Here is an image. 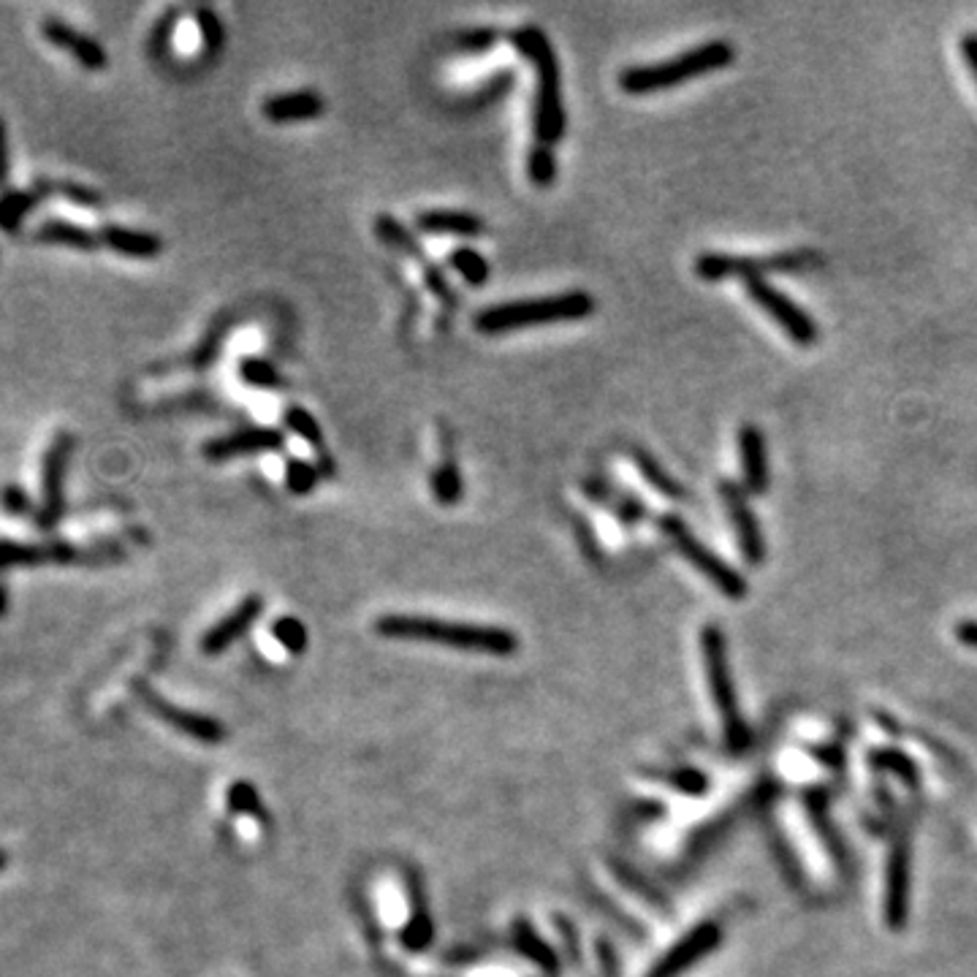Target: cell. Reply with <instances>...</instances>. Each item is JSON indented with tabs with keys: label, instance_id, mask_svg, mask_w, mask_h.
Wrapping results in <instances>:
<instances>
[{
	"label": "cell",
	"instance_id": "f6af8a7d",
	"mask_svg": "<svg viewBox=\"0 0 977 977\" xmlns=\"http://www.w3.org/2000/svg\"><path fill=\"white\" fill-rule=\"evenodd\" d=\"M956 636H958V641H962V644H967V647L977 649V622L975 620L962 622V625L956 627Z\"/></svg>",
	"mask_w": 977,
	"mask_h": 977
},
{
	"label": "cell",
	"instance_id": "7a4b0ae2",
	"mask_svg": "<svg viewBox=\"0 0 977 977\" xmlns=\"http://www.w3.org/2000/svg\"><path fill=\"white\" fill-rule=\"evenodd\" d=\"M375 630L383 638H397V641H430L445 644V647L481 651V655L508 657L519 649L516 636L505 627L470 625V622H448L434 620V616H410V614H388L380 616Z\"/></svg>",
	"mask_w": 977,
	"mask_h": 977
},
{
	"label": "cell",
	"instance_id": "5b68a950",
	"mask_svg": "<svg viewBox=\"0 0 977 977\" xmlns=\"http://www.w3.org/2000/svg\"><path fill=\"white\" fill-rule=\"evenodd\" d=\"M822 264V255L815 250H785L774 255H728V253H701L695 259L693 272L706 283H717L725 277L758 280L769 272H809Z\"/></svg>",
	"mask_w": 977,
	"mask_h": 977
},
{
	"label": "cell",
	"instance_id": "8d00e7d4",
	"mask_svg": "<svg viewBox=\"0 0 977 977\" xmlns=\"http://www.w3.org/2000/svg\"><path fill=\"white\" fill-rule=\"evenodd\" d=\"M226 326H220V329H217V323L213 326V329L207 331V334H204V340L198 342L196 345V351H193V356H191V364L193 367H209V364L215 362L217 359V353H220V345H223V337H226Z\"/></svg>",
	"mask_w": 977,
	"mask_h": 977
},
{
	"label": "cell",
	"instance_id": "9c48e42d",
	"mask_svg": "<svg viewBox=\"0 0 977 977\" xmlns=\"http://www.w3.org/2000/svg\"><path fill=\"white\" fill-rule=\"evenodd\" d=\"M745 288L760 310H763L771 321L780 326V329L785 331V334L791 337L796 345L807 348V345H813V342H817V337H820V326H817L815 318L809 316L804 307H798L791 296L782 294V291L774 288L771 283H765L763 277L747 280Z\"/></svg>",
	"mask_w": 977,
	"mask_h": 977
},
{
	"label": "cell",
	"instance_id": "cb8c5ba5",
	"mask_svg": "<svg viewBox=\"0 0 977 977\" xmlns=\"http://www.w3.org/2000/svg\"><path fill=\"white\" fill-rule=\"evenodd\" d=\"M888 868V905H885V916H888V923L901 925L907 912V885H910V850H907L905 842H899L894 848Z\"/></svg>",
	"mask_w": 977,
	"mask_h": 977
},
{
	"label": "cell",
	"instance_id": "e0dca14e",
	"mask_svg": "<svg viewBox=\"0 0 977 977\" xmlns=\"http://www.w3.org/2000/svg\"><path fill=\"white\" fill-rule=\"evenodd\" d=\"M581 489H584V495L590 497L592 502L609 508L625 527H636V524L647 516V505L641 502V497L616 487V484L605 481V478H587V481L581 484Z\"/></svg>",
	"mask_w": 977,
	"mask_h": 977
},
{
	"label": "cell",
	"instance_id": "ee69618b",
	"mask_svg": "<svg viewBox=\"0 0 977 977\" xmlns=\"http://www.w3.org/2000/svg\"><path fill=\"white\" fill-rule=\"evenodd\" d=\"M671 780L673 785L682 787V791L688 793H701L706 787V780L701 774H695V771H682V774H673Z\"/></svg>",
	"mask_w": 977,
	"mask_h": 977
},
{
	"label": "cell",
	"instance_id": "d6986e66",
	"mask_svg": "<svg viewBox=\"0 0 977 977\" xmlns=\"http://www.w3.org/2000/svg\"><path fill=\"white\" fill-rule=\"evenodd\" d=\"M264 117L270 123H305V120H318L326 114V101L316 90H296V93H277L270 95L261 106Z\"/></svg>",
	"mask_w": 977,
	"mask_h": 977
},
{
	"label": "cell",
	"instance_id": "4fadbf2b",
	"mask_svg": "<svg viewBox=\"0 0 977 977\" xmlns=\"http://www.w3.org/2000/svg\"><path fill=\"white\" fill-rule=\"evenodd\" d=\"M139 698H141V704L150 708L158 719H163L166 725L177 728L180 734L191 736V739L204 741V745H217V741H223V736H226V730H223L220 723L204 717V714H193V712H185V708H180V706H171L169 701H163L156 690L145 688V684H139Z\"/></svg>",
	"mask_w": 977,
	"mask_h": 977
},
{
	"label": "cell",
	"instance_id": "277c9868",
	"mask_svg": "<svg viewBox=\"0 0 977 977\" xmlns=\"http://www.w3.org/2000/svg\"><path fill=\"white\" fill-rule=\"evenodd\" d=\"M736 60V47L728 38H712L698 44L688 53L668 57V60L651 63V66H633L620 73V88L627 95H651L671 90L690 79L706 77V73L728 68Z\"/></svg>",
	"mask_w": 977,
	"mask_h": 977
},
{
	"label": "cell",
	"instance_id": "ab89813d",
	"mask_svg": "<svg viewBox=\"0 0 977 977\" xmlns=\"http://www.w3.org/2000/svg\"><path fill=\"white\" fill-rule=\"evenodd\" d=\"M519 945H522V947H530V951H533V958H535V962L546 964V967H554L552 953H548V947H546V945H541V942L535 940L533 931H530L527 925H522V929H519Z\"/></svg>",
	"mask_w": 977,
	"mask_h": 977
},
{
	"label": "cell",
	"instance_id": "7bdbcfd3",
	"mask_svg": "<svg viewBox=\"0 0 977 977\" xmlns=\"http://www.w3.org/2000/svg\"><path fill=\"white\" fill-rule=\"evenodd\" d=\"M962 55H964V63H967L969 73H973V79L977 82V33L975 31L964 33L962 36Z\"/></svg>",
	"mask_w": 977,
	"mask_h": 977
},
{
	"label": "cell",
	"instance_id": "44dd1931",
	"mask_svg": "<svg viewBox=\"0 0 977 977\" xmlns=\"http://www.w3.org/2000/svg\"><path fill=\"white\" fill-rule=\"evenodd\" d=\"M416 226L424 234H454V237H481L487 234V223L481 215L465 209H427L416 217Z\"/></svg>",
	"mask_w": 977,
	"mask_h": 977
},
{
	"label": "cell",
	"instance_id": "7402d4cb",
	"mask_svg": "<svg viewBox=\"0 0 977 977\" xmlns=\"http://www.w3.org/2000/svg\"><path fill=\"white\" fill-rule=\"evenodd\" d=\"M33 239L42 245H60V248L82 250V253H90V250H95L101 245L99 231H90V228L79 226V223L60 220V217L44 220L42 226L33 231Z\"/></svg>",
	"mask_w": 977,
	"mask_h": 977
},
{
	"label": "cell",
	"instance_id": "ffe728a7",
	"mask_svg": "<svg viewBox=\"0 0 977 977\" xmlns=\"http://www.w3.org/2000/svg\"><path fill=\"white\" fill-rule=\"evenodd\" d=\"M99 239L109 250H114V253L120 255H128V259H156V255L163 253V239L158 237V234L136 231V228L117 226V223L101 226Z\"/></svg>",
	"mask_w": 977,
	"mask_h": 977
},
{
	"label": "cell",
	"instance_id": "836d02e7",
	"mask_svg": "<svg viewBox=\"0 0 977 977\" xmlns=\"http://www.w3.org/2000/svg\"><path fill=\"white\" fill-rule=\"evenodd\" d=\"M177 20H180V11L171 9V11H166L161 20L156 22V25H152L150 38H147V53H150L152 57H161L166 49H169L171 33H174Z\"/></svg>",
	"mask_w": 977,
	"mask_h": 977
},
{
	"label": "cell",
	"instance_id": "74e56055",
	"mask_svg": "<svg viewBox=\"0 0 977 977\" xmlns=\"http://www.w3.org/2000/svg\"><path fill=\"white\" fill-rule=\"evenodd\" d=\"M0 508H3L9 516H31L33 500L20 484H5V487L0 489Z\"/></svg>",
	"mask_w": 977,
	"mask_h": 977
},
{
	"label": "cell",
	"instance_id": "d6a6232c",
	"mask_svg": "<svg viewBox=\"0 0 977 977\" xmlns=\"http://www.w3.org/2000/svg\"><path fill=\"white\" fill-rule=\"evenodd\" d=\"M497 38H500V33L495 27H473V31L456 36V49L465 55H484L495 47Z\"/></svg>",
	"mask_w": 977,
	"mask_h": 977
},
{
	"label": "cell",
	"instance_id": "1f68e13d",
	"mask_svg": "<svg viewBox=\"0 0 977 977\" xmlns=\"http://www.w3.org/2000/svg\"><path fill=\"white\" fill-rule=\"evenodd\" d=\"M527 177L535 188H552L557 180V158L552 147L533 145L527 156Z\"/></svg>",
	"mask_w": 977,
	"mask_h": 977
},
{
	"label": "cell",
	"instance_id": "4316f807",
	"mask_svg": "<svg viewBox=\"0 0 977 977\" xmlns=\"http://www.w3.org/2000/svg\"><path fill=\"white\" fill-rule=\"evenodd\" d=\"M375 234H378V239L383 245H388V248L397 250V253L413 259L416 264L421 266V272H424L427 266H432V261L427 259L424 248H421V245L410 237L408 228H405L394 215H378V220H375Z\"/></svg>",
	"mask_w": 977,
	"mask_h": 977
},
{
	"label": "cell",
	"instance_id": "f1b7e54d",
	"mask_svg": "<svg viewBox=\"0 0 977 977\" xmlns=\"http://www.w3.org/2000/svg\"><path fill=\"white\" fill-rule=\"evenodd\" d=\"M445 264H448L454 272H459L470 288H481V285H487V280L491 274L489 261L484 259L476 248L451 250L448 259H445Z\"/></svg>",
	"mask_w": 977,
	"mask_h": 977
},
{
	"label": "cell",
	"instance_id": "52a82bcc",
	"mask_svg": "<svg viewBox=\"0 0 977 977\" xmlns=\"http://www.w3.org/2000/svg\"><path fill=\"white\" fill-rule=\"evenodd\" d=\"M73 445H77V440H73L71 432H57L53 445L44 454L42 508L36 511V527L42 533H53L63 513H66V476L73 456Z\"/></svg>",
	"mask_w": 977,
	"mask_h": 977
},
{
	"label": "cell",
	"instance_id": "484cf974",
	"mask_svg": "<svg viewBox=\"0 0 977 977\" xmlns=\"http://www.w3.org/2000/svg\"><path fill=\"white\" fill-rule=\"evenodd\" d=\"M283 421H285V427H288V430L296 434V438H302V440H305V443H310L313 448H316V454L321 456V465H323L326 473L334 470V465H331L329 445H326V434H323L321 424H318L316 416H313L310 410L299 408V405H291V408H285Z\"/></svg>",
	"mask_w": 977,
	"mask_h": 977
},
{
	"label": "cell",
	"instance_id": "b9f144b4",
	"mask_svg": "<svg viewBox=\"0 0 977 977\" xmlns=\"http://www.w3.org/2000/svg\"><path fill=\"white\" fill-rule=\"evenodd\" d=\"M877 763L879 765H888L890 771L901 774V776H905V780H916V769H912V765H910V760L896 756V752H885V756H877Z\"/></svg>",
	"mask_w": 977,
	"mask_h": 977
},
{
	"label": "cell",
	"instance_id": "d4e9b609",
	"mask_svg": "<svg viewBox=\"0 0 977 977\" xmlns=\"http://www.w3.org/2000/svg\"><path fill=\"white\" fill-rule=\"evenodd\" d=\"M630 456H633V465L638 467V473H641L644 481H647L649 487L657 491V495L668 497V500H677V502L688 500V497H690L688 489H684L682 484H679L677 478H673L671 473H668L666 467H662L660 462H657L655 456L649 454V451L630 448Z\"/></svg>",
	"mask_w": 977,
	"mask_h": 977
},
{
	"label": "cell",
	"instance_id": "bcb514c9",
	"mask_svg": "<svg viewBox=\"0 0 977 977\" xmlns=\"http://www.w3.org/2000/svg\"><path fill=\"white\" fill-rule=\"evenodd\" d=\"M5 611H9V587H5L3 576H0V620L5 616Z\"/></svg>",
	"mask_w": 977,
	"mask_h": 977
},
{
	"label": "cell",
	"instance_id": "3957f363",
	"mask_svg": "<svg viewBox=\"0 0 977 977\" xmlns=\"http://www.w3.org/2000/svg\"><path fill=\"white\" fill-rule=\"evenodd\" d=\"M592 313H595V296L587 294V291H565V294L489 305L484 307L481 313H476L473 326H476V331H481V334L497 337L541 323L584 321V318H590Z\"/></svg>",
	"mask_w": 977,
	"mask_h": 977
},
{
	"label": "cell",
	"instance_id": "4dcf8cb0",
	"mask_svg": "<svg viewBox=\"0 0 977 977\" xmlns=\"http://www.w3.org/2000/svg\"><path fill=\"white\" fill-rule=\"evenodd\" d=\"M318 481H321V470L313 462L296 459V456L285 462V487H288L291 495H310L318 487Z\"/></svg>",
	"mask_w": 977,
	"mask_h": 977
},
{
	"label": "cell",
	"instance_id": "6da1fadb",
	"mask_svg": "<svg viewBox=\"0 0 977 977\" xmlns=\"http://www.w3.org/2000/svg\"><path fill=\"white\" fill-rule=\"evenodd\" d=\"M511 44L519 55L527 57L535 68V99H533V134L535 145L554 147L565 136L568 114L563 104V73L552 42L538 27H519L511 33Z\"/></svg>",
	"mask_w": 977,
	"mask_h": 977
},
{
	"label": "cell",
	"instance_id": "7c38bea8",
	"mask_svg": "<svg viewBox=\"0 0 977 977\" xmlns=\"http://www.w3.org/2000/svg\"><path fill=\"white\" fill-rule=\"evenodd\" d=\"M71 565L82 563V548L71 541H47V543H22V541H0V573L11 568H38V565Z\"/></svg>",
	"mask_w": 977,
	"mask_h": 977
},
{
	"label": "cell",
	"instance_id": "e575fe53",
	"mask_svg": "<svg viewBox=\"0 0 977 977\" xmlns=\"http://www.w3.org/2000/svg\"><path fill=\"white\" fill-rule=\"evenodd\" d=\"M196 22H198V31H202L204 53H207V55L220 53V47H223V25H220V20H217L215 11L198 9L196 11Z\"/></svg>",
	"mask_w": 977,
	"mask_h": 977
},
{
	"label": "cell",
	"instance_id": "f546056e",
	"mask_svg": "<svg viewBox=\"0 0 977 977\" xmlns=\"http://www.w3.org/2000/svg\"><path fill=\"white\" fill-rule=\"evenodd\" d=\"M237 375L253 388H285V378L274 370V364L259 356H245L237 364Z\"/></svg>",
	"mask_w": 977,
	"mask_h": 977
},
{
	"label": "cell",
	"instance_id": "83f0119b",
	"mask_svg": "<svg viewBox=\"0 0 977 977\" xmlns=\"http://www.w3.org/2000/svg\"><path fill=\"white\" fill-rule=\"evenodd\" d=\"M443 440H445V456H443V462H440V465L432 470L430 487H432L434 500H438L440 505H456V502L462 500V491L465 489H462L459 465H456L454 454L448 451V438H443Z\"/></svg>",
	"mask_w": 977,
	"mask_h": 977
},
{
	"label": "cell",
	"instance_id": "30bf717a",
	"mask_svg": "<svg viewBox=\"0 0 977 977\" xmlns=\"http://www.w3.org/2000/svg\"><path fill=\"white\" fill-rule=\"evenodd\" d=\"M719 497L725 502V511H728L730 524H734V533L739 538V548L745 554V559L750 565H760L765 559V538L763 527H760L756 511L747 502V491L739 481L734 478H723L717 484Z\"/></svg>",
	"mask_w": 977,
	"mask_h": 977
},
{
	"label": "cell",
	"instance_id": "f35d334b",
	"mask_svg": "<svg viewBox=\"0 0 977 977\" xmlns=\"http://www.w3.org/2000/svg\"><path fill=\"white\" fill-rule=\"evenodd\" d=\"M274 636H277L280 641H283L291 651H302V649H305V644H307L305 627H302V622L291 620V616H285V620L274 622Z\"/></svg>",
	"mask_w": 977,
	"mask_h": 977
},
{
	"label": "cell",
	"instance_id": "ba28073f",
	"mask_svg": "<svg viewBox=\"0 0 977 977\" xmlns=\"http://www.w3.org/2000/svg\"><path fill=\"white\" fill-rule=\"evenodd\" d=\"M701 644H704V657H706V671H708V684H712V693L714 701H717L719 712H723L725 719V736H728V745L734 750L747 745V730L741 725L739 714H736V704H734V684H730L728 677V657H725V638L719 633V627L708 625L701 636Z\"/></svg>",
	"mask_w": 977,
	"mask_h": 977
},
{
	"label": "cell",
	"instance_id": "d590c367",
	"mask_svg": "<svg viewBox=\"0 0 977 977\" xmlns=\"http://www.w3.org/2000/svg\"><path fill=\"white\" fill-rule=\"evenodd\" d=\"M55 191L60 193L63 198H68L71 204H77V207H84V209L104 207V196H101L99 191H93V188L79 185V182H60V185H55Z\"/></svg>",
	"mask_w": 977,
	"mask_h": 977
},
{
	"label": "cell",
	"instance_id": "5bb4252c",
	"mask_svg": "<svg viewBox=\"0 0 977 977\" xmlns=\"http://www.w3.org/2000/svg\"><path fill=\"white\" fill-rule=\"evenodd\" d=\"M42 33L53 47L66 49V53L73 55V60H77L82 68H88V71H104L109 66L106 49L101 47L93 36H84V33H79L77 27L57 20V16H47V20L42 22Z\"/></svg>",
	"mask_w": 977,
	"mask_h": 977
},
{
	"label": "cell",
	"instance_id": "8992f818",
	"mask_svg": "<svg viewBox=\"0 0 977 977\" xmlns=\"http://www.w3.org/2000/svg\"><path fill=\"white\" fill-rule=\"evenodd\" d=\"M657 527H660V533L666 535V538L673 541V546L682 552V557L688 559L693 568H698L701 573H704L706 579L712 581V584L717 587L725 598L739 600L747 595L745 576H741L739 570L730 568L723 557H717L712 548L704 546V543L695 538V535L690 533L688 522H684L679 513H660V516H657Z\"/></svg>",
	"mask_w": 977,
	"mask_h": 977
},
{
	"label": "cell",
	"instance_id": "60d3db41",
	"mask_svg": "<svg viewBox=\"0 0 977 977\" xmlns=\"http://www.w3.org/2000/svg\"><path fill=\"white\" fill-rule=\"evenodd\" d=\"M11 174V156H9V134H5V123L0 117V191L9 185Z\"/></svg>",
	"mask_w": 977,
	"mask_h": 977
},
{
	"label": "cell",
	"instance_id": "2e32d148",
	"mask_svg": "<svg viewBox=\"0 0 977 977\" xmlns=\"http://www.w3.org/2000/svg\"><path fill=\"white\" fill-rule=\"evenodd\" d=\"M717 942H719V929H717V925H714V923L698 925V929L690 931V934L684 936V940L679 942V945L673 947V951L666 953V958H662V962L657 964L655 969H651L649 977H677L679 973H684V969H688L690 964L698 962V958L704 956V953L712 951V947L717 945Z\"/></svg>",
	"mask_w": 977,
	"mask_h": 977
},
{
	"label": "cell",
	"instance_id": "7dc6e473",
	"mask_svg": "<svg viewBox=\"0 0 977 977\" xmlns=\"http://www.w3.org/2000/svg\"><path fill=\"white\" fill-rule=\"evenodd\" d=\"M5 864H9V855H5V853H3V850H0V872H3V868H5Z\"/></svg>",
	"mask_w": 977,
	"mask_h": 977
},
{
	"label": "cell",
	"instance_id": "9a60e30c",
	"mask_svg": "<svg viewBox=\"0 0 977 977\" xmlns=\"http://www.w3.org/2000/svg\"><path fill=\"white\" fill-rule=\"evenodd\" d=\"M739 456L741 487L747 495H763L769 489V451H765V438L758 427L745 424L739 430Z\"/></svg>",
	"mask_w": 977,
	"mask_h": 977
},
{
	"label": "cell",
	"instance_id": "8fae6325",
	"mask_svg": "<svg viewBox=\"0 0 977 977\" xmlns=\"http://www.w3.org/2000/svg\"><path fill=\"white\" fill-rule=\"evenodd\" d=\"M283 445L285 434L280 430H272V427H250V430H239L209 440V443H204L202 454L213 465H223V462L239 459V456L274 454V451H283Z\"/></svg>",
	"mask_w": 977,
	"mask_h": 977
},
{
	"label": "cell",
	"instance_id": "603a6c76",
	"mask_svg": "<svg viewBox=\"0 0 977 977\" xmlns=\"http://www.w3.org/2000/svg\"><path fill=\"white\" fill-rule=\"evenodd\" d=\"M55 193V182H36L33 188L27 191H5L0 196V228L3 231H16L25 220V215L31 209H36L44 198H49Z\"/></svg>",
	"mask_w": 977,
	"mask_h": 977
},
{
	"label": "cell",
	"instance_id": "ac0fdd59",
	"mask_svg": "<svg viewBox=\"0 0 977 977\" xmlns=\"http://www.w3.org/2000/svg\"><path fill=\"white\" fill-rule=\"evenodd\" d=\"M261 611H264V598L259 595L245 598L231 614H226L215 627H209L207 636L202 638V649L207 651V655H217V651L231 647V644L237 641L239 636H245L248 627L259 620Z\"/></svg>",
	"mask_w": 977,
	"mask_h": 977
}]
</instances>
